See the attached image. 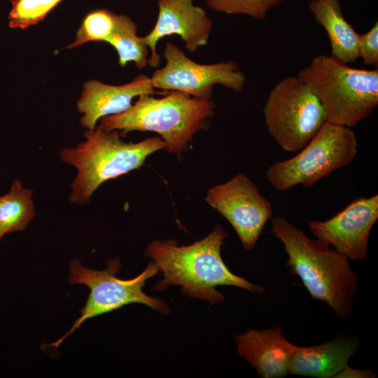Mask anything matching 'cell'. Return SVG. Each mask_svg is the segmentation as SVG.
Listing matches in <instances>:
<instances>
[{
	"label": "cell",
	"instance_id": "cell-12",
	"mask_svg": "<svg viewBox=\"0 0 378 378\" xmlns=\"http://www.w3.org/2000/svg\"><path fill=\"white\" fill-rule=\"evenodd\" d=\"M158 5L156 22L152 30L142 36L150 50L149 66H159L160 57L157 43L164 36H179L190 53L208 43L213 23L203 8L195 6L192 0H158Z\"/></svg>",
	"mask_w": 378,
	"mask_h": 378
},
{
	"label": "cell",
	"instance_id": "cell-3",
	"mask_svg": "<svg viewBox=\"0 0 378 378\" xmlns=\"http://www.w3.org/2000/svg\"><path fill=\"white\" fill-rule=\"evenodd\" d=\"M85 140L74 148H64L61 160L76 169L71 185V202L88 204L105 181L140 168L148 155L165 148L160 137H148L137 142H125L117 130L100 125L84 132Z\"/></svg>",
	"mask_w": 378,
	"mask_h": 378
},
{
	"label": "cell",
	"instance_id": "cell-16",
	"mask_svg": "<svg viewBox=\"0 0 378 378\" xmlns=\"http://www.w3.org/2000/svg\"><path fill=\"white\" fill-rule=\"evenodd\" d=\"M309 9L327 33L330 56L345 64L355 62L359 34L344 17L339 1L311 0Z\"/></svg>",
	"mask_w": 378,
	"mask_h": 378
},
{
	"label": "cell",
	"instance_id": "cell-4",
	"mask_svg": "<svg viewBox=\"0 0 378 378\" xmlns=\"http://www.w3.org/2000/svg\"><path fill=\"white\" fill-rule=\"evenodd\" d=\"M210 99H199L178 91L160 98L144 94L126 111L102 117L100 125L108 130L154 132L161 136L165 149L180 153L192 136L206 125L214 111Z\"/></svg>",
	"mask_w": 378,
	"mask_h": 378
},
{
	"label": "cell",
	"instance_id": "cell-10",
	"mask_svg": "<svg viewBox=\"0 0 378 378\" xmlns=\"http://www.w3.org/2000/svg\"><path fill=\"white\" fill-rule=\"evenodd\" d=\"M205 200L231 224L245 250L256 246L266 223L273 218L270 202L243 173L213 186Z\"/></svg>",
	"mask_w": 378,
	"mask_h": 378
},
{
	"label": "cell",
	"instance_id": "cell-7",
	"mask_svg": "<svg viewBox=\"0 0 378 378\" xmlns=\"http://www.w3.org/2000/svg\"><path fill=\"white\" fill-rule=\"evenodd\" d=\"M294 157L272 164L266 176L278 191L298 185L306 188L353 162L358 141L350 127L326 122L314 137Z\"/></svg>",
	"mask_w": 378,
	"mask_h": 378
},
{
	"label": "cell",
	"instance_id": "cell-18",
	"mask_svg": "<svg viewBox=\"0 0 378 378\" xmlns=\"http://www.w3.org/2000/svg\"><path fill=\"white\" fill-rule=\"evenodd\" d=\"M116 50L118 64L125 66L133 62L138 69H143L148 64V47L137 35V26L127 15H118L115 27L106 41Z\"/></svg>",
	"mask_w": 378,
	"mask_h": 378
},
{
	"label": "cell",
	"instance_id": "cell-8",
	"mask_svg": "<svg viewBox=\"0 0 378 378\" xmlns=\"http://www.w3.org/2000/svg\"><path fill=\"white\" fill-rule=\"evenodd\" d=\"M262 113L269 134L287 152L301 150L326 122L318 99L298 76L275 84Z\"/></svg>",
	"mask_w": 378,
	"mask_h": 378
},
{
	"label": "cell",
	"instance_id": "cell-14",
	"mask_svg": "<svg viewBox=\"0 0 378 378\" xmlns=\"http://www.w3.org/2000/svg\"><path fill=\"white\" fill-rule=\"evenodd\" d=\"M234 339L238 354L260 377L281 378L289 374V361L296 346L284 337L280 327L250 329Z\"/></svg>",
	"mask_w": 378,
	"mask_h": 378
},
{
	"label": "cell",
	"instance_id": "cell-21",
	"mask_svg": "<svg viewBox=\"0 0 378 378\" xmlns=\"http://www.w3.org/2000/svg\"><path fill=\"white\" fill-rule=\"evenodd\" d=\"M211 9L226 14L264 20L268 12L284 0H205Z\"/></svg>",
	"mask_w": 378,
	"mask_h": 378
},
{
	"label": "cell",
	"instance_id": "cell-17",
	"mask_svg": "<svg viewBox=\"0 0 378 378\" xmlns=\"http://www.w3.org/2000/svg\"><path fill=\"white\" fill-rule=\"evenodd\" d=\"M33 191L20 180L13 182L9 191L0 196V241L4 235L25 230L35 216Z\"/></svg>",
	"mask_w": 378,
	"mask_h": 378
},
{
	"label": "cell",
	"instance_id": "cell-19",
	"mask_svg": "<svg viewBox=\"0 0 378 378\" xmlns=\"http://www.w3.org/2000/svg\"><path fill=\"white\" fill-rule=\"evenodd\" d=\"M118 15L107 9H97L84 18L74 41L67 48H75L90 41L106 42L117 22Z\"/></svg>",
	"mask_w": 378,
	"mask_h": 378
},
{
	"label": "cell",
	"instance_id": "cell-2",
	"mask_svg": "<svg viewBox=\"0 0 378 378\" xmlns=\"http://www.w3.org/2000/svg\"><path fill=\"white\" fill-rule=\"evenodd\" d=\"M271 220V233L284 245L290 273L300 277L312 298L326 302L342 319L348 317L359 282L349 258L282 216Z\"/></svg>",
	"mask_w": 378,
	"mask_h": 378
},
{
	"label": "cell",
	"instance_id": "cell-22",
	"mask_svg": "<svg viewBox=\"0 0 378 378\" xmlns=\"http://www.w3.org/2000/svg\"><path fill=\"white\" fill-rule=\"evenodd\" d=\"M358 57L365 65L378 67V22L365 34H359L358 46Z\"/></svg>",
	"mask_w": 378,
	"mask_h": 378
},
{
	"label": "cell",
	"instance_id": "cell-6",
	"mask_svg": "<svg viewBox=\"0 0 378 378\" xmlns=\"http://www.w3.org/2000/svg\"><path fill=\"white\" fill-rule=\"evenodd\" d=\"M106 263V269L95 270L84 267L76 259L70 262L69 282L85 285L90 288V293L80 317L75 320L70 330L48 346L57 348L85 321L127 304L139 303L162 314L169 313L170 308L164 300L149 296L143 290L146 281L159 272L158 266L153 261L150 260L141 273L131 279L118 278L117 273L121 268L118 258L108 259Z\"/></svg>",
	"mask_w": 378,
	"mask_h": 378
},
{
	"label": "cell",
	"instance_id": "cell-5",
	"mask_svg": "<svg viewBox=\"0 0 378 378\" xmlns=\"http://www.w3.org/2000/svg\"><path fill=\"white\" fill-rule=\"evenodd\" d=\"M312 90L327 122L352 128L378 106V69L351 67L319 55L297 74Z\"/></svg>",
	"mask_w": 378,
	"mask_h": 378
},
{
	"label": "cell",
	"instance_id": "cell-23",
	"mask_svg": "<svg viewBox=\"0 0 378 378\" xmlns=\"http://www.w3.org/2000/svg\"><path fill=\"white\" fill-rule=\"evenodd\" d=\"M376 375L370 370L354 369L347 365L335 378H374Z\"/></svg>",
	"mask_w": 378,
	"mask_h": 378
},
{
	"label": "cell",
	"instance_id": "cell-13",
	"mask_svg": "<svg viewBox=\"0 0 378 378\" xmlns=\"http://www.w3.org/2000/svg\"><path fill=\"white\" fill-rule=\"evenodd\" d=\"M168 92L155 90L150 76L144 74L119 85L106 84L97 80L86 81L76 104L78 112L83 114L80 123L87 130H92L102 117L127 111L134 97L144 94L164 95Z\"/></svg>",
	"mask_w": 378,
	"mask_h": 378
},
{
	"label": "cell",
	"instance_id": "cell-11",
	"mask_svg": "<svg viewBox=\"0 0 378 378\" xmlns=\"http://www.w3.org/2000/svg\"><path fill=\"white\" fill-rule=\"evenodd\" d=\"M378 219V195L358 197L332 218L311 220L308 227L315 237L349 259L363 260L368 252L370 233Z\"/></svg>",
	"mask_w": 378,
	"mask_h": 378
},
{
	"label": "cell",
	"instance_id": "cell-20",
	"mask_svg": "<svg viewBox=\"0 0 378 378\" xmlns=\"http://www.w3.org/2000/svg\"><path fill=\"white\" fill-rule=\"evenodd\" d=\"M63 0H10L12 9L8 15L10 27L24 29L43 21L46 16Z\"/></svg>",
	"mask_w": 378,
	"mask_h": 378
},
{
	"label": "cell",
	"instance_id": "cell-1",
	"mask_svg": "<svg viewBox=\"0 0 378 378\" xmlns=\"http://www.w3.org/2000/svg\"><path fill=\"white\" fill-rule=\"evenodd\" d=\"M227 236L225 229L218 225L206 237L188 246H177L172 241H151L145 255L158 266L163 276L153 290L163 291L172 285L180 286L183 295L211 304H219L225 300L224 295L216 289L219 286L264 293L263 286L236 275L223 262L220 248Z\"/></svg>",
	"mask_w": 378,
	"mask_h": 378
},
{
	"label": "cell",
	"instance_id": "cell-9",
	"mask_svg": "<svg viewBox=\"0 0 378 378\" xmlns=\"http://www.w3.org/2000/svg\"><path fill=\"white\" fill-rule=\"evenodd\" d=\"M164 57L165 65L155 70L150 77L155 89L178 91L196 98L210 99L215 85L237 92L245 86L246 76L234 61L199 64L170 41L165 43Z\"/></svg>",
	"mask_w": 378,
	"mask_h": 378
},
{
	"label": "cell",
	"instance_id": "cell-15",
	"mask_svg": "<svg viewBox=\"0 0 378 378\" xmlns=\"http://www.w3.org/2000/svg\"><path fill=\"white\" fill-rule=\"evenodd\" d=\"M358 345L356 338L340 335L318 345L296 346L289 361L288 372L312 377L335 378L348 365Z\"/></svg>",
	"mask_w": 378,
	"mask_h": 378
}]
</instances>
